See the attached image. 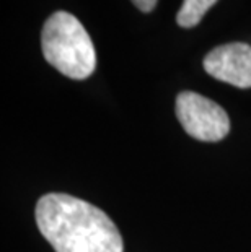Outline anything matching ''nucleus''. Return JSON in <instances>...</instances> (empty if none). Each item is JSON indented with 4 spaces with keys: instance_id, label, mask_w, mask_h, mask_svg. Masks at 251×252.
I'll return each instance as SVG.
<instances>
[{
    "instance_id": "obj_2",
    "label": "nucleus",
    "mask_w": 251,
    "mask_h": 252,
    "mask_svg": "<svg viewBox=\"0 0 251 252\" xmlns=\"http://www.w3.org/2000/svg\"><path fill=\"white\" fill-rule=\"evenodd\" d=\"M44 59L72 80H85L95 72L97 52L83 25L67 12L52 13L41 34Z\"/></svg>"
},
{
    "instance_id": "obj_3",
    "label": "nucleus",
    "mask_w": 251,
    "mask_h": 252,
    "mask_svg": "<svg viewBox=\"0 0 251 252\" xmlns=\"http://www.w3.org/2000/svg\"><path fill=\"white\" fill-rule=\"evenodd\" d=\"M176 116L186 133L197 140L218 142L230 132V119L225 109L194 91H183L178 94Z\"/></svg>"
},
{
    "instance_id": "obj_1",
    "label": "nucleus",
    "mask_w": 251,
    "mask_h": 252,
    "mask_svg": "<svg viewBox=\"0 0 251 252\" xmlns=\"http://www.w3.org/2000/svg\"><path fill=\"white\" fill-rule=\"evenodd\" d=\"M36 223L56 252H124L121 233L103 210L67 194H47Z\"/></svg>"
},
{
    "instance_id": "obj_4",
    "label": "nucleus",
    "mask_w": 251,
    "mask_h": 252,
    "mask_svg": "<svg viewBox=\"0 0 251 252\" xmlns=\"http://www.w3.org/2000/svg\"><path fill=\"white\" fill-rule=\"evenodd\" d=\"M204 68L223 83L251 88V46L245 42L218 46L206 56Z\"/></svg>"
},
{
    "instance_id": "obj_5",
    "label": "nucleus",
    "mask_w": 251,
    "mask_h": 252,
    "mask_svg": "<svg viewBox=\"0 0 251 252\" xmlns=\"http://www.w3.org/2000/svg\"><path fill=\"white\" fill-rule=\"evenodd\" d=\"M217 0H183L176 21L181 28H194Z\"/></svg>"
},
{
    "instance_id": "obj_6",
    "label": "nucleus",
    "mask_w": 251,
    "mask_h": 252,
    "mask_svg": "<svg viewBox=\"0 0 251 252\" xmlns=\"http://www.w3.org/2000/svg\"><path fill=\"white\" fill-rule=\"evenodd\" d=\"M132 3L141 10V12H152L157 5V0H132Z\"/></svg>"
}]
</instances>
